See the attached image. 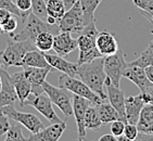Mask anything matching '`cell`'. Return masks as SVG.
<instances>
[{
  "label": "cell",
  "mask_w": 153,
  "mask_h": 141,
  "mask_svg": "<svg viewBox=\"0 0 153 141\" xmlns=\"http://www.w3.org/2000/svg\"><path fill=\"white\" fill-rule=\"evenodd\" d=\"M12 13L9 11V10L7 9H0V22H1V24L4 23L7 20H9L10 18L12 16Z\"/></svg>",
  "instance_id": "f35d334b"
},
{
  "label": "cell",
  "mask_w": 153,
  "mask_h": 141,
  "mask_svg": "<svg viewBox=\"0 0 153 141\" xmlns=\"http://www.w3.org/2000/svg\"><path fill=\"white\" fill-rule=\"evenodd\" d=\"M32 1V12L44 21H47V8L45 0H30Z\"/></svg>",
  "instance_id": "f546056e"
},
{
  "label": "cell",
  "mask_w": 153,
  "mask_h": 141,
  "mask_svg": "<svg viewBox=\"0 0 153 141\" xmlns=\"http://www.w3.org/2000/svg\"><path fill=\"white\" fill-rule=\"evenodd\" d=\"M104 85L108 90V100L111 103V105L117 111L118 115H120V119L125 123H127L126 119V114H125V94L120 87H116L111 82L109 77L105 78V82Z\"/></svg>",
  "instance_id": "4fadbf2b"
},
{
  "label": "cell",
  "mask_w": 153,
  "mask_h": 141,
  "mask_svg": "<svg viewBox=\"0 0 153 141\" xmlns=\"http://www.w3.org/2000/svg\"><path fill=\"white\" fill-rule=\"evenodd\" d=\"M82 7V13L85 15L86 20L88 23L96 21L94 19V11L97 10V8L99 7L103 0H78Z\"/></svg>",
  "instance_id": "83f0119b"
},
{
  "label": "cell",
  "mask_w": 153,
  "mask_h": 141,
  "mask_svg": "<svg viewBox=\"0 0 153 141\" xmlns=\"http://www.w3.org/2000/svg\"><path fill=\"white\" fill-rule=\"evenodd\" d=\"M0 68H1V62H0ZM1 87H2V79H1V74H0V90H1Z\"/></svg>",
  "instance_id": "7bdbcfd3"
},
{
  "label": "cell",
  "mask_w": 153,
  "mask_h": 141,
  "mask_svg": "<svg viewBox=\"0 0 153 141\" xmlns=\"http://www.w3.org/2000/svg\"><path fill=\"white\" fill-rule=\"evenodd\" d=\"M0 59H1V51H0Z\"/></svg>",
  "instance_id": "f6af8a7d"
},
{
  "label": "cell",
  "mask_w": 153,
  "mask_h": 141,
  "mask_svg": "<svg viewBox=\"0 0 153 141\" xmlns=\"http://www.w3.org/2000/svg\"><path fill=\"white\" fill-rule=\"evenodd\" d=\"M72 104H73V115L75 117L77 125V132H78V140H84L86 138L87 131L85 127V115L86 111L89 105L92 103L85 98L79 97L77 94L72 96Z\"/></svg>",
  "instance_id": "30bf717a"
},
{
  "label": "cell",
  "mask_w": 153,
  "mask_h": 141,
  "mask_svg": "<svg viewBox=\"0 0 153 141\" xmlns=\"http://www.w3.org/2000/svg\"><path fill=\"white\" fill-rule=\"evenodd\" d=\"M9 121H8V117L3 114L1 110H0V136L6 135V132L9 129Z\"/></svg>",
  "instance_id": "74e56055"
},
{
  "label": "cell",
  "mask_w": 153,
  "mask_h": 141,
  "mask_svg": "<svg viewBox=\"0 0 153 141\" xmlns=\"http://www.w3.org/2000/svg\"><path fill=\"white\" fill-rule=\"evenodd\" d=\"M127 66L128 63L125 61V54L121 49L114 54L104 56V72L106 77H109L111 82L116 87L121 85V79Z\"/></svg>",
  "instance_id": "8992f818"
},
{
  "label": "cell",
  "mask_w": 153,
  "mask_h": 141,
  "mask_svg": "<svg viewBox=\"0 0 153 141\" xmlns=\"http://www.w3.org/2000/svg\"><path fill=\"white\" fill-rule=\"evenodd\" d=\"M96 46L102 56H108L117 52L118 48L117 40L115 36L110 32H100L96 38Z\"/></svg>",
  "instance_id": "ac0fdd59"
},
{
  "label": "cell",
  "mask_w": 153,
  "mask_h": 141,
  "mask_svg": "<svg viewBox=\"0 0 153 141\" xmlns=\"http://www.w3.org/2000/svg\"><path fill=\"white\" fill-rule=\"evenodd\" d=\"M77 44H78V50H79V56L77 61L78 64L88 63L97 58L102 56L96 46V38L94 37L79 34V37L77 38Z\"/></svg>",
  "instance_id": "8fae6325"
},
{
  "label": "cell",
  "mask_w": 153,
  "mask_h": 141,
  "mask_svg": "<svg viewBox=\"0 0 153 141\" xmlns=\"http://www.w3.org/2000/svg\"><path fill=\"white\" fill-rule=\"evenodd\" d=\"M0 110L7 117L11 118L16 123L23 125L32 134H37L44 128V124L41 123V121L36 115L32 114V113H24V112L18 111L14 109L13 104L4 105L2 108H0Z\"/></svg>",
  "instance_id": "52a82bcc"
},
{
  "label": "cell",
  "mask_w": 153,
  "mask_h": 141,
  "mask_svg": "<svg viewBox=\"0 0 153 141\" xmlns=\"http://www.w3.org/2000/svg\"><path fill=\"white\" fill-rule=\"evenodd\" d=\"M53 37L54 34L51 32H42L36 37L34 44L38 50L42 52H48L52 49L53 46Z\"/></svg>",
  "instance_id": "4316f807"
},
{
  "label": "cell",
  "mask_w": 153,
  "mask_h": 141,
  "mask_svg": "<svg viewBox=\"0 0 153 141\" xmlns=\"http://www.w3.org/2000/svg\"><path fill=\"white\" fill-rule=\"evenodd\" d=\"M76 1H78V0H63V2H64V6H65V8H66V10L70 9L74 3L76 2Z\"/></svg>",
  "instance_id": "b9f144b4"
},
{
  "label": "cell",
  "mask_w": 153,
  "mask_h": 141,
  "mask_svg": "<svg viewBox=\"0 0 153 141\" xmlns=\"http://www.w3.org/2000/svg\"><path fill=\"white\" fill-rule=\"evenodd\" d=\"M15 6L20 10L21 14H22V20L23 22L26 20L27 15L32 11V1L30 0H15L14 1Z\"/></svg>",
  "instance_id": "1f68e13d"
},
{
  "label": "cell",
  "mask_w": 153,
  "mask_h": 141,
  "mask_svg": "<svg viewBox=\"0 0 153 141\" xmlns=\"http://www.w3.org/2000/svg\"><path fill=\"white\" fill-rule=\"evenodd\" d=\"M24 106H33L35 110L40 113L44 117H46L50 123H59L62 122L59 118V116L56 115L52 108V102H51L50 98L48 97L46 92L35 96V94H30L27 99L23 102V104L21 105V108Z\"/></svg>",
  "instance_id": "9c48e42d"
},
{
  "label": "cell",
  "mask_w": 153,
  "mask_h": 141,
  "mask_svg": "<svg viewBox=\"0 0 153 141\" xmlns=\"http://www.w3.org/2000/svg\"><path fill=\"white\" fill-rule=\"evenodd\" d=\"M131 64L138 65L141 68H147L149 65H153V40L151 41L148 48L143 52H141V54L135 60V61L130 62Z\"/></svg>",
  "instance_id": "f1b7e54d"
},
{
  "label": "cell",
  "mask_w": 153,
  "mask_h": 141,
  "mask_svg": "<svg viewBox=\"0 0 153 141\" xmlns=\"http://www.w3.org/2000/svg\"><path fill=\"white\" fill-rule=\"evenodd\" d=\"M45 56H46L47 62L52 68H56V70H60L62 73L68 74V75L73 77L77 75L78 63H72L70 61H66L64 59V56H60L58 54H48V53L45 52Z\"/></svg>",
  "instance_id": "ffe728a7"
},
{
  "label": "cell",
  "mask_w": 153,
  "mask_h": 141,
  "mask_svg": "<svg viewBox=\"0 0 153 141\" xmlns=\"http://www.w3.org/2000/svg\"><path fill=\"white\" fill-rule=\"evenodd\" d=\"M37 49L34 42L30 40H13L7 39V47L1 51V66L8 70L10 66H22L24 56L30 50Z\"/></svg>",
  "instance_id": "7a4b0ae2"
},
{
  "label": "cell",
  "mask_w": 153,
  "mask_h": 141,
  "mask_svg": "<svg viewBox=\"0 0 153 141\" xmlns=\"http://www.w3.org/2000/svg\"><path fill=\"white\" fill-rule=\"evenodd\" d=\"M24 23L25 24H24L23 30L16 34L14 33L9 34L10 38H12L13 40H30L34 42L36 37L42 32H51L54 35L59 33V28H53L52 24H49L47 21L41 20L32 11L28 13Z\"/></svg>",
  "instance_id": "3957f363"
},
{
  "label": "cell",
  "mask_w": 153,
  "mask_h": 141,
  "mask_svg": "<svg viewBox=\"0 0 153 141\" xmlns=\"http://www.w3.org/2000/svg\"><path fill=\"white\" fill-rule=\"evenodd\" d=\"M99 141H117L116 137L112 134H110V135H103L101 136L100 138H99Z\"/></svg>",
  "instance_id": "60d3db41"
},
{
  "label": "cell",
  "mask_w": 153,
  "mask_h": 141,
  "mask_svg": "<svg viewBox=\"0 0 153 141\" xmlns=\"http://www.w3.org/2000/svg\"><path fill=\"white\" fill-rule=\"evenodd\" d=\"M0 9H7L11 12L12 14L19 18H22L20 10L16 8L13 0H0Z\"/></svg>",
  "instance_id": "836d02e7"
},
{
  "label": "cell",
  "mask_w": 153,
  "mask_h": 141,
  "mask_svg": "<svg viewBox=\"0 0 153 141\" xmlns=\"http://www.w3.org/2000/svg\"><path fill=\"white\" fill-rule=\"evenodd\" d=\"M66 129V122L51 123L47 128H42L37 134H32L30 141H58Z\"/></svg>",
  "instance_id": "2e32d148"
},
{
  "label": "cell",
  "mask_w": 153,
  "mask_h": 141,
  "mask_svg": "<svg viewBox=\"0 0 153 141\" xmlns=\"http://www.w3.org/2000/svg\"><path fill=\"white\" fill-rule=\"evenodd\" d=\"M25 66H32V68H47L50 66L49 63L47 62V59L45 56V52L38 50V49H34L24 56L23 61H22V68Z\"/></svg>",
  "instance_id": "cb8c5ba5"
},
{
  "label": "cell",
  "mask_w": 153,
  "mask_h": 141,
  "mask_svg": "<svg viewBox=\"0 0 153 141\" xmlns=\"http://www.w3.org/2000/svg\"><path fill=\"white\" fill-rule=\"evenodd\" d=\"M77 75L92 91L100 96L102 100L106 101L108 96L104 92V82L106 78L104 72V56L97 58L88 63L78 64Z\"/></svg>",
  "instance_id": "6da1fadb"
},
{
  "label": "cell",
  "mask_w": 153,
  "mask_h": 141,
  "mask_svg": "<svg viewBox=\"0 0 153 141\" xmlns=\"http://www.w3.org/2000/svg\"><path fill=\"white\" fill-rule=\"evenodd\" d=\"M151 34H152V35H153V30H151Z\"/></svg>",
  "instance_id": "bcb514c9"
},
{
  "label": "cell",
  "mask_w": 153,
  "mask_h": 141,
  "mask_svg": "<svg viewBox=\"0 0 153 141\" xmlns=\"http://www.w3.org/2000/svg\"><path fill=\"white\" fill-rule=\"evenodd\" d=\"M152 24H153V22H152Z\"/></svg>",
  "instance_id": "681fc988"
},
{
  "label": "cell",
  "mask_w": 153,
  "mask_h": 141,
  "mask_svg": "<svg viewBox=\"0 0 153 141\" xmlns=\"http://www.w3.org/2000/svg\"><path fill=\"white\" fill-rule=\"evenodd\" d=\"M140 94H141V98H142V100H143L144 104H153V84L152 82L148 86L146 90L140 92Z\"/></svg>",
  "instance_id": "8d00e7d4"
},
{
  "label": "cell",
  "mask_w": 153,
  "mask_h": 141,
  "mask_svg": "<svg viewBox=\"0 0 153 141\" xmlns=\"http://www.w3.org/2000/svg\"><path fill=\"white\" fill-rule=\"evenodd\" d=\"M45 1H46V2H47V1H48V0H45Z\"/></svg>",
  "instance_id": "7dc6e473"
},
{
  "label": "cell",
  "mask_w": 153,
  "mask_h": 141,
  "mask_svg": "<svg viewBox=\"0 0 153 141\" xmlns=\"http://www.w3.org/2000/svg\"><path fill=\"white\" fill-rule=\"evenodd\" d=\"M6 141H25V137L22 134V127L20 125L9 127L8 131L6 132Z\"/></svg>",
  "instance_id": "4dcf8cb0"
},
{
  "label": "cell",
  "mask_w": 153,
  "mask_h": 141,
  "mask_svg": "<svg viewBox=\"0 0 153 141\" xmlns=\"http://www.w3.org/2000/svg\"><path fill=\"white\" fill-rule=\"evenodd\" d=\"M13 1H15V0H13Z\"/></svg>",
  "instance_id": "c3c4849f"
},
{
  "label": "cell",
  "mask_w": 153,
  "mask_h": 141,
  "mask_svg": "<svg viewBox=\"0 0 153 141\" xmlns=\"http://www.w3.org/2000/svg\"><path fill=\"white\" fill-rule=\"evenodd\" d=\"M96 108H97L98 114H99V117H100L102 124H110L116 119H120V115H118L117 111L111 105L110 102L103 101L102 103L96 105Z\"/></svg>",
  "instance_id": "d4e9b609"
},
{
  "label": "cell",
  "mask_w": 153,
  "mask_h": 141,
  "mask_svg": "<svg viewBox=\"0 0 153 141\" xmlns=\"http://www.w3.org/2000/svg\"><path fill=\"white\" fill-rule=\"evenodd\" d=\"M123 77L134 82L139 88L140 92L146 90L148 86L151 84V82L148 79L147 75H146L144 68H141V66H138V65L131 64V63H128V66L124 72Z\"/></svg>",
  "instance_id": "e0dca14e"
},
{
  "label": "cell",
  "mask_w": 153,
  "mask_h": 141,
  "mask_svg": "<svg viewBox=\"0 0 153 141\" xmlns=\"http://www.w3.org/2000/svg\"><path fill=\"white\" fill-rule=\"evenodd\" d=\"M88 22L86 20L85 15L82 13V7L79 1H76L73 6L62 16L59 22V32H70L72 34H78L79 35L85 26L88 25Z\"/></svg>",
  "instance_id": "277c9868"
},
{
  "label": "cell",
  "mask_w": 153,
  "mask_h": 141,
  "mask_svg": "<svg viewBox=\"0 0 153 141\" xmlns=\"http://www.w3.org/2000/svg\"><path fill=\"white\" fill-rule=\"evenodd\" d=\"M123 135L126 137L128 141L136 140L139 135V130H138V128H137V125L126 123L125 124V129H124Z\"/></svg>",
  "instance_id": "d6a6232c"
},
{
  "label": "cell",
  "mask_w": 153,
  "mask_h": 141,
  "mask_svg": "<svg viewBox=\"0 0 153 141\" xmlns=\"http://www.w3.org/2000/svg\"><path fill=\"white\" fill-rule=\"evenodd\" d=\"M102 125L103 124H102V122L100 121V117H99V114H98L96 105H94V104L89 105L87 111H86V115H85L86 129H92V130L98 131Z\"/></svg>",
  "instance_id": "484cf974"
},
{
  "label": "cell",
  "mask_w": 153,
  "mask_h": 141,
  "mask_svg": "<svg viewBox=\"0 0 153 141\" xmlns=\"http://www.w3.org/2000/svg\"><path fill=\"white\" fill-rule=\"evenodd\" d=\"M18 28V20L14 16H11L9 20H7L2 23V34H12Z\"/></svg>",
  "instance_id": "e575fe53"
},
{
  "label": "cell",
  "mask_w": 153,
  "mask_h": 141,
  "mask_svg": "<svg viewBox=\"0 0 153 141\" xmlns=\"http://www.w3.org/2000/svg\"><path fill=\"white\" fill-rule=\"evenodd\" d=\"M144 70H146V75H147L148 79L153 84V65H149L147 68H144Z\"/></svg>",
  "instance_id": "ab89813d"
},
{
  "label": "cell",
  "mask_w": 153,
  "mask_h": 141,
  "mask_svg": "<svg viewBox=\"0 0 153 141\" xmlns=\"http://www.w3.org/2000/svg\"><path fill=\"white\" fill-rule=\"evenodd\" d=\"M0 34H2V24L0 22Z\"/></svg>",
  "instance_id": "ee69618b"
},
{
  "label": "cell",
  "mask_w": 153,
  "mask_h": 141,
  "mask_svg": "<svg viewBox=\"0 0 153 141\" xmlns=\"http://www.w3.org/2000/svg\"><path fill=\"white\" fill-rule=\"evenodd\" d=\"M78 48L77 39L72 37L70 32H59L53 37L52 49L60 56H66Z\"/></svg>",
  "instance_id": "5bb4252c"
},
{
  "label": "cell",
  "mask_w": 153,
  "mask_h": 141,
  "mask_svg": "<svg viewBox=\"0 0 153 141\" xmlns=\"http://www.w3.org/2000/svg\"><path fill=\"white\" fill-rule=\"evenodd\" d=\"M59 87L66 89L70 92L77 94L79 97L85 98V99L90 101L94 105H98L104 101L101 99L100 96H98L94 91H92L89 88L82 79H77V78L70 76L68 74L63 73V75L59 77Z\"/></svg>",
  "instance_id": "5b68a950"
},
{
  "label": "cell",
  "mask_w": 153,
  "mask_h": 141,
  "mask_svg": "<svg viewBox=\"0 0 153 141\" xmlns=\"http://www.w3.org/2000/svg\"><path fill=\"white\" fill-rule=\"evenodd\" d=\"M11 78L13 85H14L16 94H18V100L20 101L21 106L32 92V86H30V82H28V79L25 77L24 70L13 73L11 75Z\"/></svg>",
  "instance_id": "44dd1931"
},
{
  "label": "cell",
  "mask_w": 153,
  "mask_h": 141,
  "mask_svg": "<svg viewBox=\"0 0 153 141\" xmlns=\"http://www.w3.org/2000/svg\"><path fill=\"white\" fill-rule=\"evenodd\" d=\"M139 134L153 136V104H144L137 123Z\"/></svg>",
  "instance_id": "7402d4cb"
},
{
  "label": "cell",
  "mask_w": 153,
  "mask_h": 141,
  "mask_svg": "<svg viewBox=\"0 0 153 141\" xmlns=\"http://www.w3.org/2000/svg\"><path fill=\"white\" fill-rule=\"evenodd\" d=\"M0 74H1V79H2V87L0 90V108H2L4 105L14 104L15 101L18 100V94H16L9 72L1 66Z\"/></svg>",
  "instance_id": "9a60e30c"
},
{
  "label": "cell",
  "mask_w": 153,
  "mask_h": 141,
  "mask_svg": "<svg viewBox=\"0 0 153 141\" xmlns=\"http://www.w3.org/2000/svg\"><path fill=\"white\" fill-rule=\"evenodd\" d=\"M44 91L50 98L51 102L56 104L63 114L68 117L73 115V104H72V96H70L68 90L61 87H54L49 82H45L42 85Z\"/></svg>",
  "instance_id": "ba28073f"
},
{
  "label": "cell",
  "mask_w": 153,
  "mask_h": 141,
  "mask_svg": "<svg viewBox=\"0 0 153 141\" xmlns=\"http://www.w3.org/2000/svg\"><path fill=\"white\" fill-rule=\"evenodd\" d=\"M143 105L144 102L140 94L138 96H130V97L126 98V100H125V114H126L127 123L137 125Z\"/></svg>",
  "instance_id": "d6986e66"
},
{
  "label": "cell",
  "mask_w": 153,
  "mask_h": 141,
  "mask_svg": "<svg viewBox=\"0 0 153 141\" xmlns=\"http://www.w3.org/2000/svg\"><path fill=\"white\" fill-rule=\"evenodd\" d=\"M51 66L47 68H32V66H25L23 68L24 74L32 86V92L30 94L38 96V94L45 92L42 85L46 82L47 75L51 70Z\"/></svg>",
  "instance_id": "7c38bea8"
},
{
  "label": "cell",
  "mask_w": 153,
  "mask_h": 141,
  "mask_svg": "<svg viewBox=\"0 0 153 141\" xmlns=\"http://www.w3.org/2000/svg\"><path fill=\"white\" fill-rule=\"evenodd\" d=\"M125 122L121 121V119H116V121L111 123V134L114 135L115 137H118L124 134V129H125Z\"/></svg>",
  "instance_id": "d590c367"
},
{
  "label": "cell",
  "mask_w": 153,
  "mask_h": 141,
  "mask_svg": "<svg viewBox=\"0 0 153 141\" xmlns=\"http://www.w3.org/2000/svg\"><path fill=\"white\" fill-rule=\"evenodd\" d=\"M47 8V22L49 24H59L62 16L66 12L63 0H48L46 2Z\"/></svg>",
  "instance_id": "603a6c76"
}]
</instances>
